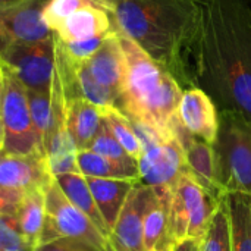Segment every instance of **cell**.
Masks as SVG:
<instances>
[{
    "instance_id": "7a4b0ae2",
    "label": "cell",
    "mask_w": 251,
    "mask_h": 251,
    "mask_svg": "<svg viewBox=\"0 0 251 251\" xmlns=\"http://www.w3.org/2000/svg\"><path fill=\"white\" fill-rule=\"evenodd\" d=\"M115 31L134 41L185 90L196 87L191 46L200 24V0H103Z\"/></svg>"
},
{
    "instance_id": "ffe728a7",
    "label": "cell",
    "mask_w": 251,
    "mask_h": 251,
    "mask_svg": "<svg viewBox=\"0 0 251 251\" xmlns=\"http://www.w3.org/2000/svg\"><path fill=\"white\" fill-rule=\"evenodd\" d=\"M46 190H34L25 193L18 204L15 218L28 243L35 250L40 244L41 231L46 219Z\"/></svg>"
},
{
    "instance_id": "484cf974",
    "label": "cell",
    "mask_w": 251,
    "mask_h": 251,
    "mask_svg": "<svg viewBox=\"0 0 251 251\" xmlns=\"http://www.w3.org/2000/svg\"><path fill=\"white\" fill-rule=\"evenodd\" d=\"M72 65H74V72H75V78H76L79 91L84 99H87L88 101H91L93 104H96L101 109L103 107H118V104H119L118 97L96 81V78L91 75L85 62H81V63L72 62Z\"/></svg>"
},
{
    "instance_id": "83f0119b",
    "label": "cell",
    "mask_w": 251,
    "mask_h": 251,
    "mask_svg": "<svg viewBox=\"0 0 251 251\" xmlns=\"http://www.w3.org/2000/svg\"><path fill=\"white\" fill-rule=\"evenodd\" d=\"M91 3L90 0H47L43 9V19L53 32L66 18Z\"/></svg>"
},
{
    "instance_id": "5bb4252c",
    "label": "cell",
    "mask_w": 251,
    "mask_h": 251,
    "mask_svg": "<svg viewBox=\"0 0 251 251\" xmlns=\"http://www.w3.org/2000/svg\"><path fill=\"white\" fill-rule=\"evenodd\" d=\"M85 63L96 81L107 88L110 93H113L121 101L126 62L119 34L116 31L110 32L104 38L99 50Z\"/></svg>"
},
{
    "instance_id": "f546056e",
    "label": "cell",
    "mask_w": 251,
    "mask_h": 251,
    "mask_svg": "<svg viewBox=\"0 0 251 251\" xmlns=\"http://www.w3.org/2000/svg\"><path fill=\"white\" fill-rule=\"evenodd\" d=\"M109 34L87 38V40H81V41H74V43H62V44H63V49H65L68 57L74 63H81V62H87L99 50V47L101 46V43L104 41V38Z\"/></svg>"
},
{
    "instance_id": "44dd1931",
    "label": "cell",
    "mask_w": 251,
    "mask_h": 251,
    "mask_svg": "<svg viewBox=\"0 0 251 251\" xmlns=\"http://www.w3.org/2000/svg\"><path fill=\"white\" fill-rule=\"evenodd\" d=\"M76 163L79 174L91 178H106V179H131L140 181L138 168L126 166L91 150H81L76 153Z\"/></svg>"
},
{
    "instance_id": "8d00e7d4",
    "label": "cell",
    "mask_w": 251,
    "mask_h": 251,
    "mask_svg": "<svg viewBox=\"0 0 251 251\" xmlns=\"http://www.w3.org/2000/svg\"><path fill=\"white\" fill-rule=\"evenodd\" d=\"M3 144H4V128H3L1 116H0V151H1V149H3Z\"/></svg>"
},
{
    "instance_id": "30bf717a",
    "label": "cell",
    "mask_w": 251,
    "mask_h": 251,
    "mask_svg": "<svg viewBox=\"0 0 251 251\" xmlns=\"http://www.w3.org/2000/svg\"><path fill=\"white\" fill-rule=\"evenodd\" d=\"M156 191L140 181L132 187L118 221L110 232V244L115 251H144L143 229L146 215L153 204Z\"/></svg>"
},
{
    "instance_id": "4dcf8cb0",
    "label": "cell",
    "mask_w": 251,
    "mask_h": 251,
    "mask_svg": "<svg viewBox=\"0 0 251 251\" xmlns=\"http://www.w3.org/2000/svg\"><path fill=\"white\" fill-rule=\"evenodd\" d=\"M34 251H96L85 243L72 240V238H59L46 244L38 246Z\"/></svg>"
},
{
    "instance_id": "e575fe53",
    "label": "cell",
    "mask_w": 251,
    "mask_h": 251,
    "mask_svg": "<svg viewBox=\"0 0 251 251\" xmlns=\"http://www.w3.org/2000/svg\"><path fill=\"white\" fill-rule=\"evenodd\" d=\"M29 1H34V0H0V10H7V9L16 7L19 4L29 3Z\"/></svg>"
},
{
    "instance_id": "d6a6232c",
    "label": "cell",
    "mask_w": 251,
    "mask_h": 251,
    "mask_svg": "<svg viewBox=\"0 0 251 251\" xmlns=\"http://www.w3.org/2000/svg\"><path fill=\"white\" fill-rule=\"evenodd\" d=\"M201 241L197 238H184L175 243L172 251H201Z\"/></svg>"
},
{
    "instance_id": "6da1fadb",
    "label": "cell",
    "mask_w": 251,
    "mask_h": 251,
    "mask_svg": "<svg viewBox=\"0 0 251 251\" xmlns=\"http://www.w3.org/2000/svg\"><path fill=\"white\" fill-rule=\"evenodd\" d=\"M200 24L191 46L196 87L218 110L251 121L250 0H200Z\"/></svg>"
},
{
    "instance_id": "f1b7e54d",
    "label": "cell",
    "mask_w": 251,
    "mask_h": 251,
    "mask_svg": "<svg viewBox=\"0 0 251 251\" xmlns=\"http://www.w3.org/2000/svg\"><path fill=\"white\" fill-rule=\"evenodd\" d=\"M31 249L13 215H0V251ZM32 250V249H31Z\"/></svg>"
},
{
    "instance_id": "7402d4cb",
    "label": "cell",
    "mask_w": 251,
    "mask_h": 251,
    "mask_svg": "<svg viewBox=\"0 0 251 251\" xmlns=\"http://www.w3.org/2000/svg\"><path fill=\"white\" fill-rule=\"evenodd\" d=\"M225 199L231 221L232 251H251V197L228 193Z\"/></svg>"
},
{
    "instance_id": "277c9868",
    "label": "cell",
    "mask_w": 251,
    "mask_h": 251,
    "mask_svg": "<svg viewBox=\"0 0 251 251\" xmlns=\"http://www.w3.org/2000/svg\"><path fill=\"white\" fill-rule=\"evenodd\" d=\"M213 150L224 191L251 197V121L235 110H219Z\"/></svg>"
},
{
    "instance_id": "d4e9b609",
    "label": "cell",
    "mask_w": 251,
    "mask_h": 251,
    "mask_svg": "<svg viewBox=\"0 0 251 251\" xmlns=\"http://www.w3.org/2000/svg\"><path fill=\"white\" fill-rule=\"evenodd\" d=\"M201 251H232L231 221H229L226 199L221 201L210 222V226L201 241Z\"/></svg>"
},
{
    "instance_id": "4fadbf2b",
    "label": "cell",
    "mask_w": 251,
    "mask_h": 251,
    "mask_svg": "<svg viewBox=\"0 0 251 251\" xmlns=\"http://www.w3.org/2000/svg\"><path fill=\"white\" fill-rule=\"evenodd\" d=\"M175 135L184 149L187 165L185 172L213 196H216L218 199H224L226 193L219 184L213 146L187 132L181 122L175 128Z\"/></svg>"
},
{
    "instance_id": "603a6c76",
    "label": "cell",
    "mask_w": 251,
    "mask_h": 251,
    "mask_svg": "<svg viewBox=\"0 0 251 251\" xmlns=\"http://www.w3.org/2000/svg\"><path fill=\"white\" fill-rule=\"evenodd\" d=\"M101 116L106 125L109 126L110 132L113 134V137L124 147V150L138 162V157L141 156L143 151V144L137 135L132 122L118 107H103Z\"/></svg>"
},
{
    "instance_id": "ac0fdd59",
    "label": "cell",
    "mask_w": 251,
    "mask_h": 251,
    "mask_svg": "<svg viewBox=\"0 0 251 251\" xmlns=\"http://www.w3.org/2000/svg\"><path fill=\"white\" fill-rule=\"evenodd\" d=\"M87 184L91 190L94 201L107 225V228L113 229L118 216L132 190V187L138 181L131 179H106V178H91L85 176Z\"/></svg>"
},
{
    "instance_id": "4316f807",
    "label": "cell",
    "mask_w": 251,
    "mask_h": 251,
    "mask_svg": "<svg viewBox=\"0 0 251 251\" xmlns=\"http://www.w3.org/2000/svg\"><path fill=\"white\" fill-rule=\"evenodd\" d=\"M103 118V116H101ZM91 151L97 153V154H101L104 157H109L112 160H116L119 163H124L126 166H134V168H138V162L135 159H132L125 150L124 147L119 144V141L113 137V134L110 132L109 126L106 125V122L101 119V124H100V128L90 146Z\"/></svg>"
},
{
    "instance_id": "8992f818",
    "label": "cell",
    "mask_w": 251,
    "mask_h": 251,
    "mask_svg": "<svg viewBox=\"0 0 251 251\" xmlns=\"http://www.w3.org/2000/svg\"><path fill=\"white\" fill-rule=\"evenodd\" d=\"M46 219L40 237V244L59 238H72L96 251H115L110 240L104 237L96 225L63 194L62 188L53 179L46 188Z\"/></svg>"
},
{
    "instance_id": "74e56055",
    "label": "cell",
    "mask_w": 251,
    "mask_h": 251,
    "mask_svg": "<svg viewBox=\"0 0 251 251\" xmlns=\"http://www.w3.org/2000/svg\"><path fill=\"white\" fill-rule=\"evenodd\" d=\"M90 1H93V3H96V4H99V6L104 7V6H103V0H90Z\"/></svg>"
},
{
    "instance_id": "1f68e13d",
    "label": "cell",
    "mask_w": 251,
    "mask_h": 251,
    "mask_svg": "<svg viewBox=\"0 0 251 251\" xmlns=\"http://www.w3.org/2000/svg\"><path fill=\"white\" fill-rule=\"evenodd\" d=\"M25 193L0 188V215H13L16 213L18 204Z\"/></svg>"
},
{
    "instance_id": "8fae6325",
    "label": "cell",
    "mask_w": 251,
    "mask_h": 251,
    "mask_svg": "<svg viewBox=\"0 0 251 251\" xmlns=\"http://www.w3.org/2000/svg\"><path fill=\"white\" fill-rule=\"evenodd\" d=\"M53 179L54 176L49 169L47 157L43 154L0 153V188L29 193L46 190Z\"/></svg>"
},
{
    "instance_id": "52a82bcc",
    "label": "cell",
    "mask_w": 251,
    "mask_h": 251,
    "mask_svg": "<svg viewBox=\"0 0 251 251\" xmlns=\"http://www.w3.org/2000/svg\"><path fill=\"white\" fill-rule=\"evenodd\" d=\"M132 125L143 144V151L138 157L140 182L153 188H172L187 169L182 144L175 134L162 137L144 125L137 122H132Z\"/></svg>"
},
{
    "instance_id": "d590c367",
    "label": "cell",
    "mask_w": 251,
    "mask_h": 251,
    "mask_svg": "<svg viewBox=\"0 0 251 251\" xmlns=\"http://www.w3.org/2000/svg\"><path fill=\"white\" fill-rule=\"evenodd\" d=\"M3 94H4V75H3V69L0 68V109L3 103Z\"/></svg>"
},
{
    "instance_id": "5b68a950",
    "label": "cell",
    "mask_w": 251,
    "mask_h": 251,
    "mask_svg": "<svg viewBox=\"0 0 251 251\" xmlns=\"http://www.w3.org/2000/svg\"><path fill=\"white\" fill-rule=\"evenodd\" d=\"M224 199H218L184 172L171 193L169 232L174 244L184 238L203 240Z\"/></svg>"
},
{
    "instance_id": "9a60e30c",
    "label": "cell",
    "mask_w": 251,
    "mask_h": 251,
    "mask_svg": "<svg viewBox=\"0 0 251 251\" xmlns=\"http://www.w3.org/2000/svg\"><path fill=\"white\" fill-rule=\"evenodd\" d=\"M112 31H115L112 15L104 7L91 3L66 18L53 31V34L62 43H74L106 35Z\"/></svg>"
},
{
    "instance_id": "f35d334b",
    "label": "cell",
    "mask_w": 251,
    "mask_h": 251,
    "mask_svg": "<svg viewBox=\"0 0 251 251\" xmlns=\"http://www.w3.org/2000/svg\"><path fill=\"white\" fill-rule=\"evenodd\" d=\"M7 251H34L31 249H18V250H7Z\"/></svg>"
},
{
    "instance_id": "d6986e66",
    "label": "cell",
    "mask_w": 251,
    "mask_h": 251,
    "mask_svg": "<svg viewBox=\"0 0 251 251\" xmlns=\"http://www.w3.org/2000/svg\"><path fill=\"white\" fill-rule=\"evenodd\" d=\"M56 182L62 188L68 200L75 204L94 225L96 228L107 238H110V229L107 228L96 201L91 194V190L87 184V179L82 174H63L54 176Z\"/></svg>"
},
{
    "instance_id": "7c38bea8",
    "label": "cell",
    "mask_w": 251,
    "mask_h": 251,
    "mask_svg": "<svg viewBox=\"0 0 251 251\" xmlns=\"http://www.w3.org/2000/svg\"><path fill=\"white\" fill-rule=\"evenodd\" d=\"M178 121L187 132L213 146L219 129V110L212 97L199 87L182 91L178 110Z\"/></svg>"
},
{
    "instance_id": "3957f363",
    "label": "cell",
    "mask_w": 251,
    "mask_h": 251,
    "mask_svg": "<svg viewBox=\"0 0 251 251\" xmlns=\"http://www.w3.org/2000/svg\"><path fill=\"white\" fill-rule=\"evenodd\" d=\"M119 38L126 66L118 109L132 122L162 137L174 135L179 124L176 110L184 88L134 41L122 34Z\"/></svg>"
},
{
    "instance_id": "9c48e42d",
    "label": "cell",
    "mask_w": 251,
    "mask_h": 251,
    "mask_svg": "<svg viewBox=\"0 0 251 251\" xmlns=\"http://www.w3.org/2000/svg\"><path fill=\"white\" fill-rule=\"evenodd\" d=\"M0 66L13 72L26 90L49 93L54 71L53 35L34 43L13 40L0 56Z\"/></svg>"
},
{
    "instance_id": "ba28073f",
    "label": "cell",
    "mask_w": 251,
    "mask_h": 251,
    "mask_svg": "<svg viewBox=\"0 0 251 251\" xmlns=\"http://www.w3.org/2000/svg\"><path fill=\"white\" fill-rule=\"evenodd\" d=\"M1 69L4 75V94H3L0 116L4 128V144L0 153L1 154L40 153L37 137L31 122L26 88L16 78L13 72H10L6 68Z\"/></svg>"
},
{
    "instance_id": "e0dca14e",
    "label": "cell",
    "mask_w": 251,
    "mask_h": 251,
    "mask_svg": "<svg viewBox=\"0 0 251 251\" xmlns=\"http://www.w3.org/2000/svg\"><path fill=\"white\" fill-rule=\"evenodd\" d=\"M154 191V201L150 206L144 221V251H172L175 246L169 232V207L172 188L156 187Z\"/></svg>"
},
{
    "instance_id": "836d02e7",
    "label": "cell",
    "mask_w": 251,
    "mask_h": 251,
    "mask_svg": "<svg viewBox=\"0 0 251 251\" xmlns=\"http://www.w3.org/2000/svg\"><path fill=\"white\" fill-rule=\"evenodd\" d=\"M13 41L12 35L9 34V31L6 29V26L3 25V22L0 21V56L4 53V50L10 46V43Z\"/></svg>"
},
{
    "instance_id": "cb8c5ba5",
    "label": "cell",
    "mask_w": 251,
    "mask_h": 251,
    "mask_svg": "<svg viewBox=\"0 0 251 251\" xmlns=\"http://www.w3.org/2000/svg\"><path fill=\"white\" fill-rule=\"evenodd\" d=\"M28 106L32 128L38 143L40 154L46 156V140L50 128V91H32L26 90Z\"/></svg>"
},
{
    "instance_id": "2e32d148",
    "label": "cell",
    "mask_w": 251,
    "mask_h": 251,
    "mask_svg": "<svg viewBox=\"0 0 251 251\" xmlns=\"http://www.w3.org/2000/svg\"><path fill=\"white\" fill-rule=\"evenodd\" d=\"M47 0H34L16 7L0 10V21L15 41H41L53 35L43 19V9Z\"/></svg>"
}]
</instances>
